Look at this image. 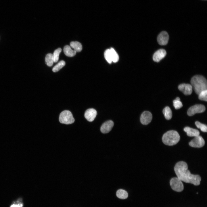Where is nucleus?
<instances>
[{
  "label": "nucleus",
  "mask_w": 207,
  "mask_h": 207,
  "mask_svg": "<svg viewBox=\"0 0 207 207\" xmlns=\"http://www.w3.org/2000/svg\"><path fill=\"white\" fill-rule=\"evenodd\" d=\"M188 168V165L185 162L181 161L177 163L174 170L177 177L185 183L195 186L199 185L201 179V177L198 175L191 174Z\"/></svg>",
  "instance_id": "f257e3e1"
},
{
  "label": "nucleus",
  "mask_w": 207,
  "mask_h": 207,
  "mask_svg": "<svg viewBox=\"0 0 207 207\" xmlns=\"http://www.w3.org/2000/svg\"><path fill=\"white\" fill-rule=\"evenodd\" d=\"M191 83L195 92L198 95L202 91L207 90V80L202 76L196 75L193 76L191 79Z\"/></svg>",
  "instance_id": "f03ea898"
},
{
  "label": "nucleus",
  "mask_w": 207,
  "mask_h": 207,
  "mask_svg": "<svg viewBox=\"0 0 207 207\" xmlns=\"http://www.w3.org/2000/svg\"><path fill=\"white\" fill-rule=\"evenodd\" d=\"M180 136L178 133L174 130L167 131L163 135L162 140L165 145L172 146L177 144L179 141Z\"/></svg>",
  "instance_id": "7ed1b4c3"
},
{
  "label": "nucleus",
  "mask_w": 207,
  "mask_h": 207,
  "mask_svg": "<svg viewBox=\"0 0 207 207\" xmlns=\"http://www.w3.org/2000/svg\"><path fill=\"white\" fill-rule=\"evenodd\" d=\"M59 120L61 123L68 124L74 123L75 120L72 113L69 110H65L60 114Z\"/></svg>",
  "instance_id": "20e7f679"
},
{
  "label": "nucleus",
  "mask_w": 207,
  "mask_h": 207,
  "mask_svg": "<svg viewBox=\"0 0 207 207\" xmlns=\"http://www.w3.org/2000/svg\"><path fill=\"white\" fill-rule=\"evenodd\" d=\"M170 183L171 188L174 191L180 192L183 190L184 186L182 181L178 177L172 178Z\"/></svg>",
  "instance_id": "39448f33"
},
{
  "label": "nucleus",
  "mask_w": 207,
  "mask_h": 207,
  "mask_svg": "<svg viewBox=\"0 0 207 207\" xmlns=\"http://www.w3.org/2000/svg\"><path fill=\"white\" fill-rule=\"evenodd\" d=\"M205 107L202 104H196L192 106L188 110L187 114L189 116H192L196 113H201L205 110Z\"/></svg>",
  "instance_id": "423d86ee"
},
{
  "label": "nucleus",
  "mask_w": 207,
  "mask_h": 207,
  "mask_svg": "<svg viewBox=\"0 0 207 207\" xmlns=\"http://www.w3.org/2000/svg\"><path fill=\"white\" fill-rule=\"evenodd\" d=\"M205 143L203 138L199 135L195 137L189 143V145L191 147L200 148L203 147Z\"/></svg>",
  "instance_id": "0eeeda50"
},
{
  "label": "nucleus",
  "mask_w": 207,
  "mask_h": 207,
  "mask_svg": "<svg viewBox=\"0 0 207 207\" xmlns=\"http://www.w3.org/2000/svg\"><path fill=\"white\" fill-rule=\"evenodd\" d=\"M152 116L151 112L148 111L144 112L140 117V121L143 125H147L151 122Z\"/></svg>",
  "instance_id": "6e6552de"
},
{
  "label": "nucleus",
  "mask_w": 207,
  "mask_h": 207,
  "mask_svg": "<svg viewBox=\"0 0 207 207\" xmlns=\"http://www.w3.org/2000/svg\"><path fill=\"white\" fill-rule=\"evenodd\" d=\"M169 35L166 31H162L160 32L157 37V41L160 45H165L168 42L169 39Z\"/></svg>",
  "instance_id": "1a4fd4ad"
},
{
  "label": "nucleus",
  "mask_w": 207,
  "mask_h": 207,
  "mask_svg": "<svg viewBox=\"0 0 207 207\" xmlns=\"http://www.w3.org/2000/svg\"><path fill=\"white\" fill-rule=\"evenodd\" d=\"M179 90L185 95L191 94L192 92L193 88L190 84H182L178 86Z\"/></svg>",
  "instance_id": "9d476101"
},
{
  "label": "nucleus",
  "mask_w": 207,
  "mask_h": 207,
  "mask_svg": "<svg viewBox=\"0 0 207 207\" xmlns=\"http://www.w3.org/2000/svg\"><path fill=\"white\" fill-rule=\"evenodd\" d=\"M114 123L111 120H109L104 122L100 128L101 132L103 133H107L110 132L112 128Z\"/></svg>",
  "instance_id": "9b49d317"
},
{
  "label": "nucleus",
  "mask_w": 207,
  "mask_h": 207,
  "mask_svg": "<svg viewBox=\"0 0 207 207\" xmlns=\"http://www.w3.org/2000/svg\"><path fill=\"white\" fill-rule=\"evenodd\" d=\"M97 114V112L93 108H89L87 110L85 113V118L89 122H92L95 119Z\"/></svg>",
  "instance_id": "f8f14e48"
},
{
  "label": "nucleus",
  "mask_w": 207,
  "mask_h": 207,
  "mask_svg": "<svg viewBox=\"0 0 207 207\" xmlns=\"http://www.w3.org/2000/svg\"><path fill=\"white\" fill-rule=\"evenodd\" d=\"M166 53V51L164 49H159L153 55V60L155 62H158L165 57Z\"/></svg>",
  "instance_id": "ddd939ff"
},
{
  "label": "nucleus",
  "mask_w": 207,
  "mask_h": 207,
  "mask_svg": "<svg viewBox=\"0 0 207 207\" xmlns=\"http://www.w3.org/2000/svg\"><path fill=\"white\" fill-rule=\"evenodd\" d=\"M184 131L187 133V135L189 137H195L200 135V132L197 129L189 127H186L184 129Z\"/></svg>",
  "instance_id": "4468645a"
},
{
  "label": "nucleus",
  "mask_w": 207,
  "mask_h": 207,
  "mask_svg": "<svg viewBox=\"0 0 207 207\" xmlns=\"http://www.w3.org/2000/svg\"><path fill=\"white\" fill-rule=\"evenodd\" d=\"M64 52L65 54L67 56L72 57L74 56L76 54V52L72 50L70 46L66 45L64 47Z\"/></svg>",
  "instance_id": "2eb2a0df"
},
{
  "label": "nucleus",
  "mask_w": 207,
  "mask_h": 207,
  "mask_svg": "<svg viewBox=\"0 0 207 207\" xmlns=\"http://www.w3.org/2000/svg\"><path fill=\"white\" fill-rule=\"evenodd\" d=\"M70 47L76 52H80L82 49V45L78 41H72L70 43Z\"/></svg>",
  "instance_id": "dca6fc26"
},
{
  "label": "nucleus",
  "mask_w": 207,
  "mask_h": 207,
  "mask_svg": "<svg viewBox=\"0 0 207 207\" xmlns=\"http://www.w3.org/2000/svg\"><path fill=\"white\" fill-rule=\"evenodd\" d=\"M163 113L165 118L166 119L169 120L172 118V112L169 107L166 106L163 109Z\"/></svg>",
  "instance_id": "f3484780"
},
{
  "label": "nucleus",
  "mask_w": 207,
  "mask_h": 207,
  "mask_svg": "<svg viewBox=\"0 0 207 207\" xmlns=\"http://www.w3.org/2000/svg\"><path fill=\"white\" fill-rule=\"evenodd\" d=\"M116 195L118 198L122 199L127 198L128 197L127 192L125 190L119 189L116 192Z\"/></svg>",
  "instance_id": "a211bd4d"
},
{
  "label": "nucleus",
  "mask_w": 207,
  "mask_h": 207,
  "mask_svg": "<svg viewBox=\"0 0 207 207\" xmlns=\"http://www.w3.org/2000/svg\"><path fill=\"white\" fill-rule=\"evenodd\" d=\"M45 60L47 65L49 66H51L54 62L53 55L51 53L47 54L46 55Z\"/></svg>",
  "instance_id": "6ab92c4d"
},
{
  "label": "nucleus",
  "mask_w": 207,
  "mask_h": 207,
  "mask_svg": "<svg viewBox=\"0 0 207 207\" xmlns=\"http://www.w3.org/2000/svg\"><path fill=\"white\" fill-rule=\"evenodd\" d=\"M110 49L112 62H117L119 59L118 53L113 48H112Z\"/></svg>",
  "instance_id": "aec40b11"
},
{
  "label": "nucleus",
  "mask_w": 207,
  "mask_h": 207,
  "mask_svg": "<svg viewBox=\"0 0 207 207\" xmlns=\"http://www.w3.org/2000/svg\"><path fill=\"white\" fill-rule=\"evenodd\" d=\"M65 65V62L63 60L61 61L53 68L54 72H56L61 69Z\"/></svg>",
  "instance_id": "412c9836"
},
{
  "label": "nucleus",
  "mask_w": 207,
  "mask_h": 207,
  "mask_svg": "<svg viewBox=\"0 0 207 207\" xmlns=\"http://www.w3.org/2000/svg\"><path fill=\"white\" fill-rule=\"evenodd\" d=\"M195 125L197 127L200 129L203 132H207V126L203 124H202L199 121H196L195 122Z\"/></svg>",
  "instance_id": "4be33fe9"
},
{
  "label": "nucleus",
  "mask_w": 207,
  "mask_h": 207,
  "mask_svg": "<svg viewBox=\"0 0 207 207\" xmlns=\"http://www.w3.org/2000/svg\"><path fill=\"white\" fill-rule=\"evenodd\" d=\"M104 55L107 62L111 64L112 62V61L110 49H107L105 51Z\"/></svg>",
  "instance_id": "5701e85b"
},
{
  "label": "nucleus",
  "mask_w": 207,
  "mask_h": 207,
  "mask_svg": "<svg viewBox=\"0 0 207 207\" xmlns=\"http://www.w3.org/2000/svg\"><path fill=\"white\" fill-rule=\"evenodd\" d=\"M207 90H206L201 91L198 95L199 99L202 101H207Z\"/></svg>",
  "instance_id": "b1692460"
},
{
  "label": "nucleus",
  "mask_w": 207,
  "mask_h": 207,
  "mask_svg": "<svg viewBox=\"0 0 207 207\" xmlns=\"http://www.w3.org/2000/svg\"><path fill=\"white\" fill-rule=\"evenodd\" d=\"M61 51L62 49L60 48H58L54 51L53 54L54 62H56L58 61L59 54Z\"/></svg>",
  "instance_id": "393cba45"
},
{
  "label": "nucleus",
  "mask_w": 207,
  "mask_h": 207,
  "mask_svg": "<svg viewBox=\"0 0 207 207\" xmlns=\"http://www.w3.org/2000/svg\"><path fill=\"white\" fill-rule=\"evenodd\" d=\"M173 106L176 109L181 108L183 106L182 103L179 100L175 99L173 101Z\"/></svg>",
  "instance_id": "a878e982"
},
{
  "label": "nucleus",
  "mask_w": 207,
  "mask_h": 207,
  "mask_svg": "<svg viewBox=\"0 0 207 207\" xmlns=\"http://www.w3.org/2000/svg\"><path fill=\"white\" fill-rule=\"evenodd\" d=\"M22 203L18 201L15 203L12 204L10 207H22Z\"/></svg>",
  "instance_id": "bb28decb"
}]
</instances>
